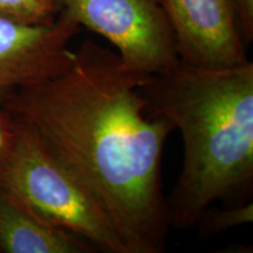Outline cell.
Here are the masks:
<instances>
[{
	"instance_id": "11",
	"label": "cell",
	"mask_w": 253,
	"mask_h": 253,
	"mask_svg": "<svg viewBox=\"0 0 253 253\" xmlns=\"http://www.w3.org/2000/svg\"><path fill=\"white\" fill-rule=\"evenodd\" d=\"M15 121L9 114L0 107V158L7 151L14 135Z\"/></svg>"
},
{
	"instance_id": "10",
	"label": "cell",
	"mask_w": 253,
	"mask_h": 253,
	"mask_svg": "<svg viewBox=\"0 0 253 253\" xmlns=\"http://www.w3.org/2000/svg\"><path fill=\"white\" fill-rule=\"evenodd\" d=\"M237 14L245 45L253 40V0H235Z\"/></svg>"
},
{
	"instance_id": "7",
	"label": "cell",
	"mask_w": 253,
	"mask_h": 253,
	"mask_svg": "<svg viewBox=\"0 0 253 253\" xmlns=\"http://www.w3.org/2000/svg\"><path fill=\"white\" fill-rule=\"evenodd\" d=\"M0 251L5 253H95L82 237L41 220L0 191Z\"/></svg>"
},
{
	"instance_id": "5",
	"label": "cell",
	"mask_w": 253,
	"mask_h": 253,
	"mask_svg": "<svg viewBox=\"0 0 253 253\" xmlns=\"http://www.w3.org/2000/svg\"><path fill=\"white\" fill-rule=\"evenodd\" d=\"M182 63L197 68L248 62L235 0H163Z\"/></svg>"
},
{
	"instance_id": "1",
	"label": "cell",
	"mask_w": 253,
	"mask_h": 253,
	"mask_svg": "<svg viewBox=\"0 0 253 253\" xmlns=\"http://www.w3.org/2000/svg\"><path fill=\"white\" fill-rule=\"evenodd\" d=\"M150 75L87 39L65 69L0 103L89 188L129 253H163L170 227L162 161L175 129L142 93Z\"/></svg>"
},
{
	"instance_id": "8",
	"label": "cell",
	"mask_w": 253,
	"mask_h": 253,
	"mask_svg": "<svg viewBox=\"0 0 253 253\" xmlns=\"http://www.w3.org/2000/svg\"><path fill=\"white\" fill-rule=\"evenodd\" d=\"M61 12L60 0H0V17L21 24H52Z\"/></svg>"
},
{
	"instance_id": "6",
	"label": "cell",
	"mask_w": 253,
	"mask_h": 253,
	"mask_svg": "<svg viewBox=\"0 0 253 253\" xmlns=\"http://www.w3.org/2000/svg\"><path fill=\"white\" fill-rule=\"evenodd\" d=\"M80 25L66 12L47 25L0 17V103L20 88L58 74L71 63Z\"/></svg>"
},
{
	"instance_id": "2",
	"label": "cell",
	"mask_w": 253,
	"mask_h": 253,
	"mask_svg": "<svg viewBox=\"0 0 253 253\" xmlns=\"http://www.w3.org/2000/svg\"><path fill=\"white\" fill-rule=\"evenodd\" d=\"M142 93L182 135V171L167 209L170 226L190 229L214 202L252 185L253 63L197 68L179 61L150 75Z\"/></svg>"
},
{
	"instance_id": "9",
	"label": "cell",
	"mask_w": 253,
	"mask_h": 253,
	"mask_svg": "<svg viewBox=\"0 0 253 253\" xmlns=\"http://www.w3.org/2000/svg\"><path fill=\"white\" fill-rule=\"evenodd\" d=\"M253 221V203L235 204L225 209H210L202 213L196 226L201 230V235L211 237L233 227L245 225Z\"/></svg>"
},
{
	"instance_id": "3",
	"label": "cell",
	"mask_w": 253,
	"mask_h": 253,
	"mask_svg": "<svg viewBox=\"0 0 253 253\" xmlns=\"http://www.w3.org/2000/svg\"><path fill=\"white\" fill-rule=\"evenodd\" d=\"M14 121L13 138L0 158V191L41 220L88 240L99 252L129 253L108 213L80 177L36 129Z\"/></svg>"
},
{
	"instance_id": "4",
	"label": "cell",
	"mask_w": 253,
	"mask_h": 253,
	"mask_svg": "<svg viewBox=\"0 0 253 253\" xmlns=\"http://www.w3.org/2000/svg\"><path fill=\"white\" fill-rule=\"evenodd\" d=\"M80 26L102 36L129 67L148 74L179 63L163 0H60Z\"/></svg>"
}]
</instances>
